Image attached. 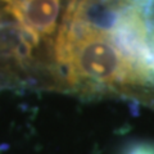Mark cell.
Listing matches in <instances>:
<instances>
[{"label": "cell", "mask_w": 154, "mask_h": 154, "mask_svg": "<svg viewBox=\"0 0 154 154\" xmlns=\"http://www.w3.org/2000/svg\"><path fill=\"white\" fill-rule=\"evenodd\" d=\"M108 0H69L55 42L62 71L73 82L102 88H153L116 44Z\"/></svg>", "instance_id": "6da1fadb"}, {"label": "cell", "mask_w": 154, "mask_h": 154, "mask_svg": "<svg viewBox=\"0 0 154 154\" xmlns=\"http://www.w3.org/2000/svg\"><path fill=\"white\" fill-rule=\"evenodd\" d=\"M8 12L35 42L50 36L57 27L60 0H4Z\"/></svg>", "instance_id": "7a4b0ae2"}, {"label": "cell", "mask_w": 154, "mask_h": 154, "mask_svg": "<svg viewBox=\"0 0 154 154\" xmlns=\"http://www.w3.org/2000/svg\"><path fill=\"white\" fill-rule=\"evenodd\" d=\"M123 154H154V144L136 143L125 150Z\"/></svg>", "instance_id": "3957f363"}]
</instances>
